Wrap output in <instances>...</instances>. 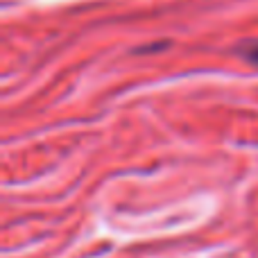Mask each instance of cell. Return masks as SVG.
<instances>
[{"label": "cell", "mask_w": 258, "mask_h": 258, "mask_svg": "<svg viewBox=\"0 0 258 258\" xmlns=\"http://www.w3.org/2000/svg\"><path fill=\"white\" fill-rule=\"evenodd\" d=\"M249 57L254 59V61H258V48H254V50H251V52H249Z\"/></svg>", "instance_id": "cell-1"}]
</instances>
